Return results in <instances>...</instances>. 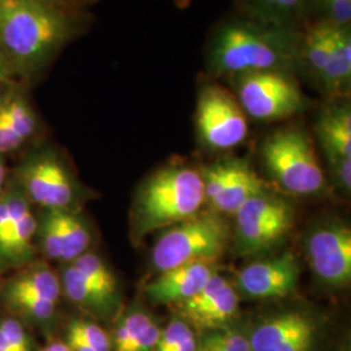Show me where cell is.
Instances as JSON below:
<instances>
[{
    "instance_id": "obj_1",
    "label": "cell",
    "mask_w": 351,
    "mask_h": 351,
    "mask_svg": "<svg viewBox=\"0 0 351 351\" xmlns=\"http://www.w3.org/2000/svg\"><path fill=\"white\" fill-rule=\"evenodd\" d=\"M301 36L291 26L255 19L233 20L221 26L208 47V68L215 75L278 71L300 63Z\"/></svg>"
},
{
    "instance_id": "obj_2",
    "label": "cell",
    "mask_w": 351,
    "mask_h": 351,
    "mask_svg": "<svg viewBox=\"0 0 351 351\" xmlns=\"http://www.w3.org/2000/svg\"><path fill=\"white\" fill-rule=\"evenodd\" d=\"M63 8L32 0H0V62L7 72L30 73L71 37Z\"/></svg>"
},
{
    "instance_id": "obj_3",
    "label": "cell",
    "mask_w": 351,
    "mask_h": 351,
    "mask_svg": "<svg viewBox=\"0 0 351 351\" xmlns=\"http://www.w3.org/2000/svg\"><path fill=\"white\" fill-rule=\"evenodd\" d=\"M206 202L201 172L190 167H165L139 188L132 208V233L143 239L201 213Z\"/></svg>"
},
{
    "instance_id": "obj_4",
    "label": "cell",
    "mask_w": 351,
    "mask_h": 351,
    "mask_svg": "<svg viewBox=\"0 0 351 351\" xmlns=\"http://www.w3.org/2000/svg\"><path fill=\"white\" fill-rule=\"evenodd\" d=\"M230 239V226L223 215L201 211L164 232L152 247L151 264L159 274L185 264H213L223 256Z\"/></svg>"
},
{
    "instance_id": "obj_5",
    "label": "cell",
    "mask_w": 351,
    "mask_h": 351,
    "mask_svg": "<svg viewBox=\"0 0 351 351\" xmlns=\"http://www.w3.org/2000/svg\"><path fill=\"white\" fill-rule=\"evenodd\" d=\"M264 164L278 185L294 195H311L326 186L313 142L298 128L275 132L262 146Z\"/></svg>"
},
{
    "instance_id": "obj_6",
    "label": "cell",
    "mask_w": 351,
    "mask_h": 351,
    "mask_svg": "<svg viewBox=\"0 0 351 351\" xmlns=\"http://www.w3.org/2000/svg\"><path fill=\"white\" fill-rule=\"evenodd\" d=\"M234 247L242 256L276 247L295 224L291 202L269 190L245 202L234 213Z\"/></svg>"
},
{
    "instance_id": "obj_7",
    "label": "cell",
    "mask_w": 351,
    "mask_h": 351,
    "mask_svg": "<svg viewBox=\"0 0 351 351\" xmlns=\"http://www.w3.org/2000/svg\"><path fill=\"white\" fill-rule=\"evenodd\" d=\"M13 182L39 210H75L80 201L75 177L50 149L27 155L16 168Z\"/></svg>"
},
{
    "instance_id": "obj_8",
    "label": "cell",
    "mask_w": 351,
    "mask_h": 351,
    "mask_svg": "<svg viewBox=\"0 0 351 351\" xmlns=\"http://www.w3.org/2000/svg\"><path fill=\"white\" fill-rule=\"evenodd\" d=\"M236 81L239 106L255 120H281L306 108L301 88L288 72H251L236 75Z\"/></svg>"
},
{
    "instance_id": "obj_9",
    "label": "cell",
    "mask_w": 351,
    "mask_h": 351,
    "mask_svg": "<svg viewBox=\"0 0 351 351\" xmlns=\"http://www.w3.org/2000/svg\"><path fill=\"white\" fill-rule=\"evenodd\" d=\"M202 141L213 150H229L247 137V119L239 101L219 85L202 88L197 107Z\"/></svg>"
},
{
    "instance_id": "obj_10",
    "label": "cell",
    "mask_w": 351,
    "mask_h": 351,
    "mask_svg": "<svg viewBox=\"0 0 351 351\" xmlns=\"http://www.w3.org/2000/svg\"><path fill=\"white\" fill-rule=\"evenodd\" d=\"M306 255L315 277L326 288H346L351 281V230L341 221L314 228L306 239Z\"/></svg>"
},
{
    "instance_id": "obj_11",
    "label": "cell",
    "mask_w": 351,
    "mask_h": 351,
    "mask_svg": "<svg viewBox=\"0 0 351 351\" xmlns=\"http://www.w3.org/2000/svg\"><path fill=\"white\" fill-rule=\"evenodd\" d=\"M88 221L77 210H40L37 215L36 246L47 259L71 263L90 250Z\"/></svg>"
},
{
    "instance_id": "obj_12",
    "label": "cell",
    "mask_w": 351,
    "mask_h": 351,
    "mask_svg": "<svg viewBox=\"0 0 351 351\" xmlns=\"http://www.w3.org/2000/svg\"><path fill=\"white\" fill-rule=\"evenodd\" d=\"M319 333L313 315L289 310L262 319L247 339L251 351H315Z\"/></svg>"
},
{
    "instance_id": "obj_13",
    "label": "cell",
    "mask_w": 351,
    "mask_h": 351,
    "mask_svg": "<svg viewBox=\"0 0 351 351\" xmlns=\"http://www.w3.org/2000/svg\"><path fill=\"white\" fill-rule=\"evenodd\" d=\"M177 306L180 317L197 330L204 333L224 329L239 313V291L216 272L199 293Z\"/></svg>"
},
{
    "instance_id": "obj_14",
    "label": "cell",
    "mask_w": 351,
    "mask_h": 351,
    "mask_svg": "<svg viewBox=\"0 0 351 351\" xmlns=\"http://www.w3.org/2000/svg\"><path fill=\"white\" fill-rule=\"evenodd\" d=\"M301 265L291 252L259 261L242 268L236 277V289L247 298L275 300L295 291Z\"/></svg>"
},
{
    "instance_id": "obj_15",
    "label": "cell",
    "mask_w": 351,
    "mask_h": 351,
    "mask_svg": "<svg viewBox=\"0 0 351 351\" xmlns=\"http://www.w3.org/2000/svg\"><path fill=\"white\" fill-rule=\"evenodd\" d=\"M216 274L213 264L193 263L160 272L147 284L146 295L158 304H180L199 293Z\"/></svg>"
},
{
    "instance_id": "obj_16",
    "label": "cell",
    "mask_w": 351,
    "mask_h": 351,
    "mask_svg": "<svg viewBox=\"0 0 351 351\" xmlns=\"http://www.w3.org/2000/svg\"><path fill=\"white\" fill-rule=\"evenodd\" d=\"M59 277L64 297L84 313L101 320L111 319L119 313L121 295L103 288L73 264H65Z\"/></svg>"
},
{
    "instance_id": "obj_17",
    "label": "cell",
    "mask_w": 351,
    "mask_h": 351,
    "mask_svg": "<svg viewBox=\"0 0 351 351\" xmlns=\"http://www.w3.org/2000/svg\"><path fill=\"white\" fill-rule=\"evenodd\" d=\"M268 190L267 184L255 173L247 160L230 159V172L226 186L210 204L215 213L234 215L245 202Z\"/></svg>"
},
{
    "instance_id": "obj_18",
    "label": "cell",
    "mask_w": 351,
    "mask_h": 351,
    "mask_svg": "<svg viewBox=\"0 0 351 351\" xmlns=\"http://www.w3.org/2000/svg\"><path fill=\"white\" fill-rule=\"evenodd\" d=\"M1 293L36 297L58 304L63 295L59 274L45 262H32L23 267L20 272L4 284Z\"/></svg>"
},
{
    "instance_id": "obj_19",
    "label": "cell",
    "mask_w": 351,
    "mask_h": 351,
    "mask_svg": "<svg viewBox=\"0 0 351 351\" xmlns=\"http://www.w3.org/2000/svg\"><path fill=\"white\" fill-rule=\"evenodd\" d=\"M316 133L326 159L351 158L350 106L333 104L320 113Z\"/></svg>"
},
{
    "instance_id": "obj_20",
    "label": "cell",
    "mask_w": 351,
    "mask_h": 351,
    "mask_svg": "<svg viewBox=\"0 0 351 351\" xmlns=\"http://www.w3.org/2000/svg\"><path fill=\"white\" fill-rule=\"evenodd\" d=\"M351 32L350 25H335L332 47L326 69L320 78L328 93L341 94L350 86Z\"/></svg>"
},
{
    "instance_id": "obj_21",
    "label": "cell",
    "mask_w": 351,
    "mask_h": 351,
    "mask_svg": "<svg viewBox=\"0 0 351 351\" xmlns=\"http://www.w3.org/2000/svg\"><path fill=\"white\" fill-rule=\"evenodd\" d=\"M335 25L333 23L322 20L308 27L306 34L301 37L300 63L304 64L306 69L317 81H320L329 59Z\"/></svg>"
},
{
    "instance_id": "obj_22",
    "label": "cell",
    "mask_w": 351,
    "mask_h": 351,
    "mask_svg": "<svg viewBox=\"0 0 351 351\" xmlns=\"http://www.w3.org/2000/svg\"><path fill=\"white\" fill-rule=\"evenodd\" d=\"M0 107L20 141L25 143L32 138L37 130V116L25 95L21 91L10 88L0 94Z\"/></svg>"
},
{
    "instance_id": "obj_23",
    "label": "cell",
    "mask_w": 351,
    "mask_h": 351,
    "mask_svg": "<svg viewBox=\"0 0 351 351\" xmlns=\"http://www.w3.org/2000/svg\"><path fill=\"white\" fill-rule=\"evenodd\" d=\"M308 0H242L255 20L290 26Z\"/></svg>"
},
{
    "instance_id": "obj_24",
    "label": "cell",
    "mask_w": 351,
    "mask_h": 351,
    "mask_svg": "<svg viewBox=\"0 0 351 351\" xmlns=\"http://www.w3.org/2000/svg\"><path fill=\"white\" fill-rule=\"evenodd\" d=\"M154 319L141 307L129 310L123 315L111 337L112 351H133L141 335Z\"/></svg>"
},
{
    "instance_id": "obj_25",
    "label": "cell",
    "mask_w": 351,
    "mask_h": 351,
    "mask_svg": "<svg viewBox=\"0 0 351 351\" xmlns=\"http://www.w3.org/2000/svg\"><path fill=\"white\" fill-rule=\"evenodd\" d=\"M197 351H251L250 342L246 335L237 329L224 328L204 332Z\"/></svg>"
},
{
    "instance_id": "obj_26",
    "label": "cell",
    "mask_w": 351,
    "mask_h": 351,
    "mask_svg": "<svg viewBox=\"0 0 351 351\" xmlns=\"http://www.w3.org/2000/svg\"><path fill=\"white\" fill-rule=\"evenodd\" d=\"M29 206L30 202L26 199L24 193L13 181L11 185L5 186L4 193L0 197V243L7 237L16 220Z\"/></svg>"
},
{
    "instance_id": "obj_27",
    "label": "cell",
    "mask_w": 351,
    "mask_h": 351,
    "mask_svg": "<svg viewBox=\"0 0 351 351\" xmlns=\"http://www.w3.org/2000/svg\"><path fill=\"white\" fill-rule=\"evenodd\" d=\"M66 337L80 339L95 351H112L111 336L97 323L88 319H75L69 323Z\"/></svg>"
},
{
    "instance_id": "obj_28",
    "label": "cell",
    "mask_w": 351,
    "mask_h": 351,
    "mask_svg": "<svg viewBox=\"0 0 351 351\" xmlns=\"http://www.w3.org/2000/svg\"><path fill=\"white\" fill-rule=\"evenodd\" d=\"M0 332L11 343L14 351H33L32 339L26 332L25 326L16 317L0 319Z\"/></svg>"
},
{
    "instance_id": "obj_29",
    "label": "cell",
    "mask_w": 351,
    "mask_h": 351,
    "mask_svg": "<svg viewBox=\"0 0 351 351\" xmlns=\"http://www.w3.org/2000/svg\"><path fill=\"white\" fill-rule=\"evenodd\" d=\"M324 13L326 21L337 25H350L351 0H315Z\"/></svg>"
},
{
    "instance_id": "obj_30",
    "label": "cell",
    "mask_w": 351,
    "mask_h": 351,
    "mask_svg": "<svg viewBox=\"0 0 351 351\" xmlns=\"http://www.w3.org/2000/svg\"><path fill=\"white\" fill-rule=\"evenodd\" d=\"M326 160L329 165V172L337 188L343 190L345 193H350L351 158H330Z\"/></svg>"
},
{
    "instance_id": "obj_31",
    "label": "cell",
    "mask_w": 351,
    "mask_h": 351,
    "mask_svg": "<svg viewBox=\"0 0 351 351\" xmlns=\"http://www.w3.org/2000/svg\"><path fill=\"white\" fill-rule=\"evenodd\" d=\"M24 143L14 134L0 107V156L17 150Z\"/></svg>"
},
{
    "instance_id": "obj_32",
    "label": "cell",
    "mask_w": 351,
    "mask_h": 351,
    "mask_svg": "<svg viewBox=\"0 0 351 351\" xmlns=\"http://www.w3.org/2000/svg\"><path fill=\"white\" fill-rule=\"evenodd\" d=\"M172 351H197V339L195 335L191 333L186 339H184L177 348Z\"/></svg>"
},
{
    "instance_id": "obj_33",
    "label": "cell",
    "mask_w": 351,
    "mask_h": 351,
    "mask_svg": "<svg viewBox=\"0 0 351 351\" xmlns=\"http://www.w3.org/2000/svg\"><path fill=\"white\" fill-rule=\"evenodd\" d=\"M39 351H72L69 349V346L66 345L65 341H58V339H52L45 348H42Z\"/></svg>"
},
{
    "instance_id": "obj_34",
    "label": "cell",
    "mask_w": 351,
    "mask_h": 351,
    "mask_svg": "<svg viewBox=\"0 0 351 351\" xmlns=\"http://www.w3.org/2000/svg\"><path fill=\"white\" fill-rule=\"evenodd\" d=\"M7 168H5V163L3 156H0V197L4 193L5 186H7Z\"/></svg>"
},
{
    "instance_id": "obj_35",
    "label": "cell",
    "mask_w": 351,
    "mask_h": 351,
    "mask_svg": "<svg viewBox=\"0 0 351 351\" xmlns=\"http://www.w3.org/2000/svg\"><path fill=\"white\" fill-rule=\"evenodd\" d=\"M0 351H14L11 343L3 336L1 332H0Z\"/></svg>"
},
{
    "instance_id": "obj_36",
    "label": "cell",
    "mask_w": 351,
    "mask_h": 351,
    "mask_svg": "<svg viewBox=\"0 0 351 351\" xmlns=\"http://www.w3.org/2000/svg\"><path fill=\"white\" fill-rule=\"evenodd\" d=\"M32 1H38V3H43V4H49V5L63 8L64 3L66 0H32Z\"/></svg>"
},
{
    "instance_id": "obj_37",
    "label": "cell",
    "mask_w": 351,
    "mask_h": 351,
    "mask_svg": "<svg viewBox=\"0 0 351 351\" xmlns=\"http://www.w3.org/2000/svg\"><path fill=\"white\" fill-rule=\"evenodd\" d=\"M5 73H7V69L4 68V65L1 64V62H0V80L5 75Z\"/></svg>"
},
{
    "instance_id": "obj_38",
    "label": "cell",
    "mask_w": 351,
    "mask_h": 351,
    "mask_svg": "<svg viewBox=\"0 0 351 351\" xmlns=\"http://www.w3.org/2000/svg\"><path fill=\"white\" fill-rule=\"evenodd\" d=\"M176 1H177V4H178V5L184 7V5H188L189 1H190V0H176Z\"/></svg>"
},
{
    "instance_id": "obj_39",
    "label": "cell",
    "mask_w": 351,
    "mask_h": 351,
    "mask_svg": "<svg viewBox=\"0 0 351 351\" xmlns=\"http://www.w3.org/2000/svg\"><path fill=\"white\" fill-rule=\"evenodd\" d=\"M342 351H350V346H349V345H348V346H346V348H343V349H342Z\"/></svg>"
}]
</instances>
